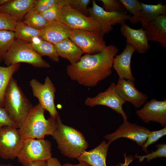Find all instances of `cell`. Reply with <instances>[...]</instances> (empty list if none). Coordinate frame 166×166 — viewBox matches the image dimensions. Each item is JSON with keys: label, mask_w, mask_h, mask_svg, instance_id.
I'll use <instances>...</instances> for the list:
<instances>
[{"label": "cell", "mask_w": 166, "mask_h": 166, "mask_svg": "<svg viewBox=\"0 0 166 166\" xmlns=\"http://www.w3.org/2000/svg\"><path fill=\"white\" fill-rule=\"evenodd\" d=\"M144 29L148 41L158 42L166 48V14L148 23Z\"/></svg>", "instance_id": "d6986e66"}, {"label": "cell", "mask_w": 166, "mask_h": 166, "mask_svg": "<svg viewBox=\"0 0 166 166\" xmlns=\"http://www.w3.org/2000/svg\"><path fill=\"white\" fill-rule=\"evenodd\" d=\"M30 43L33 49L42 56H46L53 61H59V56L54 44L39 37L34 38Z\"/></svg>", "instance_id": "cb8c5ba5"}, {"label": "cell", "mask_w": 166, "mask_h": 166, "mask_svg": "<svg viewBox=\"0 0 166 166\" xmlns=\"http://www.w3.org/2000/svg\"><path fill=\"white\" fill-rule=\"evenodd\" d=\"M110 144L103 141L95 148L85 151L77 159L85 161L91 166H107L106 160Z\"/></svg>", "instance_id": "44dd1931"}, {"label": "cell", "mask_w": 166, "mask_h": 166, "mask_svg": "<svg viewBox=\"0 0 166 166\" xmlns=\"http://www.w3.org/2000/svg\"><path fill=\"white\" fill-rule=\"evenodd\" d=\"M166 135V127L162 129L155 131H151L147 139L141 147L142 150L145 153H148L147 148L148 146L153 144L159 139Z\"/></svg>", "instance_id": "1f68e13d"}, {"label": "cell", "mask_w": 166, "mask_h": 166, "mask_svg": "<svg viewBox=\"0 0 166 166\" xmlns=\"http://www.w3.org/2000/svg\"><path fill=\"white\" fill-rule=\"evenodd\" d=\"M3 60L7 66L24 62L36 68H49L50 64L32 48L30 43L15 39L4 56Z\"/></svg>", "instance_id": "5b68a950"}, {"label": "cell", "mask_w": 166, "mask_h": 166, "mask_svg": "<svg viewBox=\"0 0 166 166\" xmlns=\"http://www.w3.org/2000/svg\"><path fill=\"white\" fill-rule=\"evenodd\" d=\"M59 20L72 30H81L101 31L99 24L69 6L62 7Z\"/></svg>", "instance_id": "8fae6325"}, {"label": "cell", "mask_w": 166, "mask_h": 166, "mask_svg": "<svg viewBox=\"0 0 166 166\" xmlns=\"http://www.w3.org/2000/svg\"><path fill=\"white\" fill-rule=\"evenodd\" d=\"M5 126L18 127L4 107L0 106V128Z\"/></svg>", "instance_id": "8d00e7d4"}, {"label": "cell", "mask_w": 166, "mask_h": 166, "mask_svg": "<svg viewBox=\"0 0 166 166\" xmlns=\"http://www.w3.org/2000/svg\"><path fill=\"white\" fill-rule=\"evenodd\" d=\"M120 30L122 35L126 38L127 44L132 45L139 53H145L150 48L144 29H133L125 23L121 25Z\"/></svg>", "instance_id": "2e32d148"}, {"label": "cell", "mask_w": 166, "mask_h": 166, "mask_svg": "<svg viewBox=\"0 0 166 166\" xmlns=\"http://www.w3.org/2000/svg\"><path fill=\"white\" fill-rule=\"evenodd\" d=\"M23 139L19 128L5 126L0 128V157L4 160L17 157Z\"/></svg>", "instance_id": "30bf717a"}, {"label": "cell", "mask_w": 166, "mask_h": 166, "mask_svg": "<svg viewBox=\"0 0 166 166\" xmlns=\"http://www.w3.org/2000/svg\"><path fill=\"white\" fill-rule=\"evenodd\" d=\"M91 1L90 0H58V4L62 7L69 6L74 9L88 16L89 13L87 6Z\"/></svg>", "instance_id": "f546056e"}, {"label": "cell", "mask_w": 166, "mask_h": 166, "mask_svg": "<svg viewBox=\"0 0 166 166\" xmlns=\"http://www.w3.org/2000/svg\"><path fill=\"white\" fill-rule=\"evenodd\" d=\"M101 31L73 30L69 38L84 53L94 54L101 52L107 46Z\"/></svg>", "instance_id": "ba28073f"}, {"label": "cell", "mask_w": 166, "mask_h": 166, "mask_svg": "<svg viewBox=\"0 0 166 166\" xmlns=\"http://www.w3.org/2000/svg\"><path fill=\"white\" fill-rule=\"evenodd\" d=\"M79 163L76 164H73L69 163H67L64 164L63 166H91L86 162L81 161L79 160Z\"/></svg>", "instance_id": "60d3db41"}, {"label": "cell", "mask_w": 166, "mask_h": 166, "mask_svg": "<svg viewBox=\"0 0 166 166\" xmlns=\"http://www.w3.org/2000/svg\"><path fill=\"white\" fill-rule=\"evenodd\" d=\"M126 10L132 14L128 20L132 24H135L139 22L142 8L140 4L137 0H119Z\"/></svg>", "instance_id": "4316f807"}, {"label": "cell", "mask_w": 166, "mask_h": 166, "mask_svg": "<svg viewBox=\"0 0 166 166\" xmlns=\"http://www.w3.org/2000/svg\"><path fill=\"white\" fill-rule=\"evenodd\" d=\"M37 0H14L0 6V12L7 13L17 21L20 20L35 6Z\"/></svg>", "instance_id": "ffe728a7"}, {"label": "cell", "mask_w": 166, "mask_h": 166, "mask_svg": "<svg viewBox=\"0 0 166 166\" xmlns=\"http://www.w3.org/2000/svg\"><path fill=\"white\" fill-rule=\"evenodd\" d=\"M0 166H13L11 164H0Z\"/></svg>", "instance_id": "7bdbcfd3"}, {"label": "cell", "mask_w": 166, "mask_h": 166, "mask_svg": "<svg viewBox=\"0 0 166 166\" xmlns=\"http://www.w3.org/2000/svg\"><path fill=\"white\" fill-rule=\"evenodd\" d=\"M142 10L139 19L143 29L149 23L160 16L166 14V5L159 2L156 5L148 4L140 2Z\"/></svg>", "instance_id": "603a6c76"}, {"label": "cell", "mask_w": 166, "mask_h": 166, "mask_svg": "<svg viewBox=\"0 0 166 166\" xmlns=\"http://www.w3.org/2000/svg\"><path fill=\"white\" fill-rule=\"evenodd\" d=\"M126 102L117 93L116 85L113 82L105 91L94 97H87L85 101L86 105L91 107L99 105L107 106L121 114L123 120H128L127 116L123 108V105Z\"/></svg>", "instance_id": "7c38bea8"}, {"label": "cell", "mask_w": 166, "mask_h": 166, "mask_svg": "<svg viewBox=\"0 0 166 166\" xmlns=\"http://www.w3.org/2000/svg\"><path fill=\"white\" fill-rule=\"evenodd\" d=\"M150 131L144 127L131 123L128 120H123V123L115 132L106 135L104 138L110 144L117 139L127 138L135 142L141 147L146 140Z\"/></svg>", "instance_id": "4fadbf2b"}, {"label": "cell", "mask_w": 166, "mask_h": 166, "mask_svg": "<svg viewBox=\"0 0 166 166\" xmlns=\"http://www.w3.org/2000/svg\"><path fill=\"white\" fill-rule=\"evenodd\" d=\"M54 45L59 57L67 59L71 64L78 62L84 53L69 38L65 39Z\"/></svg>", "instance_id": "7402d4cb"}, {"label": "cell", "mask_w": 166, "mask_h": 166, "mask_svg": "<svg viewBox=\"0 0 166 166\" xmlns=\"http://www.w3.org/2000/svg\"><path fill=\"white\" fill-rule=\"evenodd\" d=\"M56 120L57 126L51 136L58 148L64 156L77 158L88 148V142L81 132L63 124L59 115Z\"/></svg>", "instance_id": "7a4b0ae2"}, {"label": "cell", "mask_w": 166, "mask_h": 166, "mask_svg": "<svg viewBox=\"0 0 166 166\" xmlns=\"http://www.w3.org/2000/svg\"><path fill=\"white\" fill-rule=\"evenodd\" d=\"M14 31L0 30V64L3 60V58L15 40Z\"/></svg>", "instance_id": "f1b7e54d"}, {"label": "cell", "mask_w": 166, "mask_h": 166, "mask_svg": "<svg viewBox=\"0 0 166 166\" xmlns=\"http://www.w3.org/2000/svg\"><path fill=\"white\" fill-rule=\"evenodd\" d=\"M47 166H63L56 158L51 157L46 161Z\"/></svg>", "instance_id": "74e56055"}, {"label": "cell", "mask_w": 166, "mask_h": 166, "mask_svg": "<svg viewBox=\"0 0 166 166\" xmlns=\"http://www.w3.org/2000/svg\"><path fill=\"white\" fill-rule=\"evenodd\" d=\"M137 116L145 123L151 121L166 126V100L152 99L147 102L140 109L136 111Z\"/></svg>", "instance_id": "5bb4252c"}, {"label": "cell", "mask_w": 166, "mask_h": 166, "mask_svg": "<svg viewBox=\"0 0 166 166\" xmlns=\"http://www.w3.org/2000/svg\"><path fill=\"white\" fill-rule=\"evenodd\" d=\"M30 85L33 95L38 99L39 103L49 112L50 117L56 118L59 115L54 103L56 89L50 78L46 77L43 84L33 79L30 81Z\"/></svg>", "instance_id": "9c48e42d"}, {"label": "cell", "mask_w": 166, "mask_h": 166, "mask_svg": "<svg viewBox=\"0 0 166 166\" xmlns=\"http://www.w3.org/2000/svg\"><path fill=\"white\" fill-rule=\"evenodd\" d=\"M20 63L11 65L6 67L0 65V106L4 107L5 93L14 74L18 70Z\"/></svg>", "instance_id": "d4e9b609"}, {"label": "cell", "mask_w": 166, "mask_h": 166, "mask_svg": "<svg viewBox=\"0 0 166 166\" xmlns=\"http://www.w3.org/2000/svg\"><path fill=\"white\" fill-rule=\"evenodd\" d=\"M157 148L155 151H152L150 153L143 156H139L136 154L134 156V158L138 159L139 162H141L145 159L147 162L159 157H166V144L164 143L156 144V145Z\"/></svg>", "instance_id": "4dcf8cb0"}, {"label": "cell", "mask_w": 166, "mask_h": 166, "mask_svg": "<svg viewBox=\"0 0 166 166\" xmlns=\"http://www.w3.org/2000/svg\"><path fill=\"white\" fill-rule=\"evenodd\" d=\"M45 110L39 104L33 106L24 123L19 128L23 139L44 138L52 135L57 126L56 117L45 119Z\"/></svg>", "instance_id": "3957f363"}, {"label": "cell", "mask_w": 166, "mask_h": 166, "mask_svg": "<svg viewBox=\"0 0 166 166\" xmlns=\"http://www.w3.org/2000/svg\"><path fill=\"white\" fill-rule=\"evenodd\" d=\"M92 4L91 7L88 8L89 16L100 25L103 36L112 31V26L125 23L131 16L127 11H106L94 0Z\"/></svg>", "instance_id": "52a82bcc"}, {"label": "cell", "mask_w": 166, "mask_h": 166, "mask_svg": "<svg viewBox=\"0 0 166 166\" xmlns=\"http://www.w3.org/2000/svg\"><path fill=\"white\" fill-rule=\"evenodd\" d=\"M118 52L117 48L111 45L98 53L86 54L76 63L67 65V74L81 85L95 86L112 74L113 59Z\"/></svg>", "instance_id": "6da1fadb"}, {"label": "cell", "mask_w": 166, "mask_h": 166, "mask_svg": "<svg viewBox=\"0 0 166 166\" xmlns=\"http://www.w3.org/2000/svg\"><path fill=\"white\" fill-rule=\"evenodd\" d=\"M33 106L16 80L13 77L5 93L4 108L18 128L24 123Z\"/></svg>", "instance_id": "277c9868"}, {"label": "cell", "mask_w": 166, "mask_h": 166, "mask_svg": "<svg viewBox=\"0 0 166 166\" xmlns=\"http://www.w3.org/2000/svg\"><path fill=\"white\" fill-rule=\"evenodd\" d=\"M41 30H38L29 26L23 21L17 22L14 31L15 38L28 42L36 37H39Z\"/></svg>", "instance_id": "484cf974"}, {"label": "cell", "mask_w": 166, "mask_h": 166, "mask_svg": "<svg viewBox=\"0 0 166 166\" xmlns=\"http://www.w3.org/2000/svg\"><path fill=\"white\" fill-rule=\"evenodd\" d=\"M61 8V6L57 4L45 11L40 14L49 22L58 21Z\"/></svg>", "instance_id": "836d02e7"}, {"label": "cell", "mask_w": 166, "mask_h": 166, "mask_svg": "<svg viewBox=\"0 0 166 166\" xmlns=\"http://www.w3.org/2000/svg\"><path fill=\"white\" fill-rule=\"evenodd\" d=\"M58 1V0H37L33 8L35 12L41 13L45 11L53 6L57 4Z\"/></svg>", "instance_id": "d590c367"}, {"label": "cell", "mask_w": 166, "mask_h": 166, "mask_svg": "<svg viewBox=\"0 0 166 166\" xmlns=\"http://www.w3.org/2000/svg\"><path fill=\"white\" fill-rule=\"evenodd\" d=\"M52 144L44 138L24 140L17 157L23 166H27L36 160L46 161L52 157Z\"/></svg>", "instance_id": "8992f818"}, {"label": "cell", "mask_w": 166, "mask_h": 166, "mask_svg": "<svg viewBox=\"0 0 166 166\" xmlns=\"http://www.w3.org/2000/svg\"><path fill=\"white\" fill-rule=\"evenodd\" d=\"M17 21L8 14L0 12V30L14 31Z\"/></svg>", "instance_id": "d6a6232c"}, {"label": "cell", "mask_w": 166, "mask_h": 166, "mask_svg": "<svg viewBox=\"0 0 166 166\" xmlns=\"http://www.w3.org/2000/svg\"><path fill=\"white\" fill-rule=\"evenodd\" d=\"M124 162L123 164H120L119 166H128L129 164L132 162L134 158L132 155L127 156L126 154H124Z\"/></svg>", "instance_id": "f35d334b"}, {"label": "cell", "mask_w": 166, "mask_h": 166, "mask_svg": "<svg viewBox=\"0 0 166 166\" xmlns=\"http://www.w3.org/2000/svg\"><path fill=\"white\" fill-rule=\"evenodd\" d=\"M102 3V8L106 11L113 12L116 11H126L124 7L118 0H99Z\"/></svg>", "instance_id": "e575fe53"}, {"label": "cell", "mask_w": 166, "mask_h": 166, "mask_svg": "<svg viewBox=\"0 0 166 166\" xmlns=\"http://www.w3.org/2000/svg\"><path fill=\"white\" fill-rule=\"evenodd\" d=\"M135 51L134 47L127 44L123 52L114 57L113 68L117 72L119 78L135 81L131 71V64L132 56Z\"/></svg>", "instance_id": "e0dca14e"}, {"label": "cell", "mask_w": 166, "mask_h": 166, "mask_svg": "<svg viewBox=\"0 0 166 166\" xmlns=\"http://www.w3.org/2000/svg\"><path fill=\"white\" fill-rule=\"evenodd\" d=\"M27 166H47V163L45 161L36 160L31 162Z\"/></svg>", "instance_id": "ab89813d"}, {"label": "cell", "mask_w": 166, "mask_h": 166, "mask_svg": "<svg viewBox=\"0 0 166 166\" xmlns=\"http://www.w3.org/2000/svg\"><path fill=\"white\" fill-rule=\"evenodd\" d=\"M23 22L32 28L40 30L49 23L40 13L35 12L33 8L25 15Z\"/></svg>", "instance_id": "83f0119b"}, {"label": "cell", "mask_w": 166, "mask_h": 166, "mask_svg": "<svg viewBox=\"0 0 166 166\" xmlns=\"http://www.w3.org/2000/svg\"><path fill=\"white\" fill-rule=\"evenodd\" d=\"M10 1L9 0H0V6L6 4Z\"/></svg>", "instance_id": "b9f144b4"}, {"label": "cell", "mask_w": 166, "mask_h": 166, "mask_svg": "<svg viewBox=\"0 0 166 166\" xmlns=\"http://www.w3.org/2000/svg\"><path fill=\"white\" fill-rule=\"evenodd\" d=\"M72 30L59 21L49 23L41 30L42 39L54 45L69 38Z\"/></svg>", "instance_id": "ac0fdd59"}, {"label": "cell", "mask_w": 166, "mask_h": 166, "mask_svg": "<svg viewBox=\"0 0 166 166\" xmlns=\"http://www.w3.org/2000/svg\"><path fill=\"white\" fill-rule=\"evenodd\" d=\"M134 81L119 78L116 89L121 97L126 102L131 103L136 108L141 107L146 102L148 96L137 90Z\"/></svg>", "instance_id": "9a60e30c"}]
</instances>
